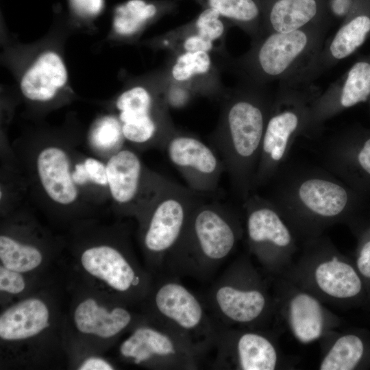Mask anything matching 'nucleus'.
Here are the masks:
<instances>
[{
    "mask_svg": "<svg viewBox=\"0 0 370 370\" xmlns=\"http://www.w3.org/2000/svg\"><path fill=\"white\" fill-rule=\"evenodd\" d=\"M297 238L323 234L336 223H352L360 193L318 163L288 158L264 186Z\"/></svg>",
    "mask_w": 370,
    "mask_h": 370,
    "instance_id": "nucleus-1",
    "label": "nucleus"
},
{
    "mask_svg": "<svg viewBox=\"0 0 370 370\" xmlns=\"http://www.w3.org/2000/svg\"><path fill=\"white\" fill-rule=\"evenodd\" d=\"M273 95L246 83L227 95L209 144L221 158L235 195L243 201L254 180Z\"/></svg>",
    "mask_w": 370,
    "mask_h": 370,
    "instance_id": "nucleus-2",
    "label": "nucleus"
},
{
    "mask_svg": "<svg viewBox=\"0 0 370 370\" xmlns=\"http://www.w3.org/2000/svg\"><path fill=\"white\" fill-rule=\"evenodd\" d=\"M241 212L217 201L200 202L166 258L167 272L200 281L209 280L244 236Z\"/></svg>",
    "mask_w": 370,
    "mask_h": 370,
    "instance_id": "nucleus-3",
    "label": "nucleus"
},
{
    "mask_svg": "<svg viewBox=\"0 0 370 370\" xmlns=\"http://www.w3.org/2000/svg\"><path fill=\"white\" fill-rule=\"evenodd\" d=\"M330 23L264 34L252 40L249 51L236 61L246 83L263 86L304 84L305 76L321 51Z\"/></svg>",
    "mask_w": 370,
    "mask_h": 370,
    "instance_id": "nucleus-4",
    "label": "nucleus"
},
{
    "mask_svg": "<svg viewBox=\"0 0 370 370\" xmlns=\"http://www.w3.org/2000/svg\"><path fill=\"white\" fill-rule=\"evenodd\" d=\"M342 308L370 311V295L354 261L341 254L323 234L304 241L297 260L281 276Z\"/></svg>",
    "mask_w": 370,
    "mask_h": 370,
    "instance_id": "nucleus-5",
    "label": "nucleus"
},
{
    "mask_svg": "<svg viewBox=\"0 0 370 370\" xmlns=\"http://www.w3.org/2000/svg\"><path fill=\"white\" fill-rule=\"evenodd\" d=\"M206 297L208 310L221 326L262 328L276 314L274 294L248 256L235 260Z\"/></svg>",
    "mask_w": 370,
    "mask_h": 370,
    "instance_id": "nucleus-6",
    "label": "nucleus"
},
{
    "mask_svg": "<svg viewBox=\"0 0 370 370\" xmlns=\"http://www.w3.org/2000/svg\"><path fill=\"white\" fill-rule=\"evenodd\" d=\"M319 92L312 84H280L273 94L254 180V192L268 183L291 154L295 141L306 136L311 103Z\"/></svg>",
    "mask_w": 370,
    "mask_h": 370,
    "instance_id": "nucleus-7",
    "label": "nucleus"
},
{
    "mask_svg": "<svg viewBox=\"0 0 370 370\" xmlns=\"http://www.w3.org/2000/svg\"><path fill=\"white\" fill-rule=\"evenodd\" d=\"M242 210L249 252L267 274L282 275L294 260L297 237L264 196L251 193L243 201Z\"/></svg>",
    "mask_w": 370,
    "mask_h": 370,
    "instance_id": "nucleus-8",
    "label": "nucleus"
},
{
    "mask_svg": "<svg viewBox=\"0 0 370 370\" xmlns=\"http://www.w3.org/2000/svg\"><path fill=\"white\" fill-rule=\"evenodd\" d=\"M158 322L183 338L203 358L213 347L220 325L207 306L177 276L169 274L157 286L153 297Z\"/></svg>",
    "mask_w": 370,
    "mask_h": 370,
    "instance_id": "nucleus-9",
    "label": "nucleus"
},
{
    "mask_svg": "<svg viewBox=\"0 0 370 370\" xmlns=\"http://www.w3.org/2000/svg\"><path fill=\"white\" fill-rule=\"evenodd\" d=\"M205 196L171 180L158 194L143 216V236L144 247L156 264H165L191 212Z\"/></svg>",
    "mask_w": 370,
    "mask_h": 370,
    "instance_id": "nucleus-10",
    "label": "nucleus"
},
{
    "mask_svg": "<svg viewBox=\"0 0 370 370\" xmlns=\"http://www.w3.org/2000/svg\"><path fill=\"white\" fill-rule=\"evenodd\" d=\"M115 107L125 140L138 147H155L163 151L176 130L169 116L165 90L132 86L118 96Z\"/></svg>",
    "mask_w": 370,
    "mask_h": 370,
    "instance_id": "nucleus-11",
    "label": "nucleus"
},
{
    "mask_svg": "<svg viewBox=\"0 0 370 370\" xmlns=\"http://www.w3.org/2000/svg\"><path fill=\"white\" fill-rule=\"evenodd\" d=\"M211 351L213 369L275 370L282 364L277 343L262 328L221 325Z\"/></svg>",
    "mask_w": 370,
    "mask_h": 370,
    "instance_id": "nucleus-12",
    "label": "nucleus"
},
{
    "mask_svg": "<svg viewBox=\"0 0 370 370\" xmlns=\"http://www.w3.org/2000/svg\"><path fill=\"white\" fill-rule=\"evenodd\" d=\"M106 169L113 201L121 208L143 217L169 181L147 169L138 155L127 147L112 154Z\"/></svg>",
    "mask_w": 370,
    "mask_h": 370,
    "instance_id": "nucleus-13",
    "label": "nucleus"
},
{
    "mask_svg": "<svg viewBox=\"0 0 370 370\" xmlns=\"http://www.w3.org/2000/svg\"><path fill=\"white\" fill-rule=\"evenodd\" d=\"M274 297L276 314L280 312L296 341L308 345L330 334L339 324L338 318L323 302L290 280L276 278Z\"/></svg>",
    "mask_w": 370,
    "mask_h": 370,
    "instance_id": "nucleus-14",
    "label": "nucleus"
},
{
    "mask_svg": "<svg viewBox=\"0 0 370 370\" xmlns=\"http://www.w3.org/2000/svg\"><path fill=\"white\" fill-rule=\"evenodd\" d=\"M157 324L136 328L121 344V355L136 365L149 362L162 369H197L204 358L176 332Z\"/></svg>",
    "mask_w": 370,
    "mask_h": 370,
    "instance_id": "nucleus-15",
    "label": "nucleus"
},
{
    "mask_svg": "<svg viewBox=\"0 0 370 370\" xmlns=\"http://www.w3.org/2000/svg\"><path fill=\"white\" fill-rule=\"evenodd\" d=\"M317 163L360 193L370 190V132L338 131L315 145Z\"/></svg>",
    "mask_w": 370,
    "mask_h": 370,
    "instance_id": "nucleus-16",
    "label": "nucleus"
},
{
    "mask_svg": "<svg viewBox=\"0 0 370 370\" xmlns=\"http://www.w3.org/2000/svg\"><path fill=\"white\" fill-rule=\"evenodd\" d=\"M190 189L204 194L217 192L225 171L217 151L198 136L175 130L163 150Z\"/></svg>",
    "mask_w": 370,
    "mask_h": 370,
    "instance_id": "nucleus-17",
    "label": "nucleus"
},
{
    "mask_svg": "<svg viewBox=\"0 0 370 370\" xmlns=\"http://www.w3.org/2000/svg\"><path fill=\"white\" fill-rule=\"evenodd\" d=\"M370 97V57L360 60L324 92H319L310 106L306 138L323 130L325 121L343 110L366 101Z\"/></svg>",
    "mask_w": 370,
    "mask_h": 370,
    "instance_id": "nucleus-18",
    "label": "nucleus"
},
{
    "mask_svg": "<svg viewBox=\"0 0 370 370\" xmlns=\"http://www.w3.org/2000/svg\"><path fill=\"white\" fill-rule=\"evenodd\" d=\"M68 71L61 56L52 50L40 53L23 73L20 89L28 100L53 99L68 82Z\"/></svg>",
    "mask_w": 370,
    "mask_h": 370,
    "instance_id": "nucleus-19",
    "label": "nucleus"
},
{
    "mask_svg": "<svg viewBox=\"0 0 370 370\" xmlns=\"http://www.w3.org/2000/svg\"><path fill=\"white\" fill-rule=\"evenodd\" d=\"M36 171L42 189L48 197L61 206L75 203L79 195L72 177L67 153L58 146H48L38 153Z\"/></svg>",
    "mask_w": 370,
    "mask_h": 370,
    "instance_id": "nucleus-20",
    "label": "nucleus"
},
{
    "mask_svg": "<svg viewBox=\"0 0 370 370\" xmlns=\"http://www.w3.org/2000/svg\"><path fill=\"white\" fill-rule=\"evenodd\" d=\"M81 262L87 272L119 292L130 291L141 286V275L114 247L101 245L87 249L82 255Z\"/></svg>",
    "mask_w": 370,
    "mask_h": 370,
    "instance_id": "nucleus-21",
    "label": "nucleus"
},
{
    "mask_svg": "<svg viewBox=\"0 0 370 370\" xmlns=\"http://www.w3.org/2000/svg\"><path fill=\"white\" fill-rule=\"evenodd\" d=\"M167 82L206 95L218 92L217 71L211 53L175 52L167 68Z\"/></svg>",
    "mask_w": 370,
    "mask_h": 370,
    "instance_id": "nucleus-22",
    "label": "nucleus"
},
{
    "mask_svg": "<svg viewBox=\"0 0 370 370\" xmlns=\"http://www.w3.org/2000/svg\"><path fill=\"white\" fill-rule=\"evenodd\" d=\"M370 368V333L349 330L335 336L320 361L321 370H355Z\"/></svg>",
    "mask_w": 370,
    "mask_h": 370,
    "instance_id": "nucleus-23",
    "label": "nucleus"
},
{
    "mask_svg": "<svg viewBox=\"0 0 370 370\" xmlns=\"http://www.w3.org/2000/svg\"><path fill=\"white\" fill-rule=\"evenodd\" d=\"M49 310L36 298L23 300L4 311L0 317V336L8 341L32 337L49 326Z\"/></svg>",
    "mask_w": 370,
    "mask_h": 370,
    "instance_id": "nucleus-24",
    "label": "nucleus"
},
{
    "mask_svg": "<svg viewBox=\"0 0 370 370\" xmlns=\"http://www.w3.org/2000/svg\"><path fill=\"white\" fill-rule=\"evenodd\" d=\"M131 313L123 307H116L110 312L97 305L92 298L80 303L74 312L77 330L102 338L114 336L131 323Z\"/></svg>",
    "mask_w": 370,
    "mask_h": 370,
    "instance_id": "nucleus-25",
    "label": "nucleus"
},
{
    "mask_svg": "<svg viewBox=\"0 0 370 370\" xmlns=\"http://www.w3.org/2000/svg\"><path fill=\"white\" fill-rule=\"evenodd\" d=\"M204 8L217 11L228 23L237 25L252 40L263 32L262 10L258 0H195Z\"/></svg>",
    "mask_w": 370,
    "mask_h": 370,
    "instance_id": "nucleus-26",
    "label": "nucleus"
},
{
    "mask_svg": "<svg viewBox=\"0 0 370 370\" xmlns=\"http://www.w3.org/2000/svg\"><path fill=\"white\" fill-rule=\"evenodd\" d=\"M158 12V7L153 3L144 0H129L116 8L113 29L120 36H132L156 16Z\"/></svg>",
    "mask_w": 370,
    "mask_h": 370,
    "instance_id": "nucleus-27",
    "label": "nucleus"
},
{
    "mask_svg": "<svg viewBox=\"0 0 370 370\" xmlns=\"http://www.w3.org/2000/svg\"><path fill=\"white\" fill-rule=\"evenodd\" d=\"M0 259L3 266L7 269L25 273L38 267L42 258L40 251L35 247L1 235Z\"/></svg>",
    "mask_w": 370,
    "mask_h": 370,
    "instance_id": "nucleus-28",
    "label": "nucleus"
},
{
    "mask_svg": "<svg viewBox=\"0 0 370 370\" xmlns=\"http://www.w3.org/2000/svg\"><path fill=\"white\" fill-rule=\"evenodd\" d=\"M90 139L99 149H113L116 152L122 149L125 139L118 117L108 115L99 119L92 129Z\"/></svg>",
    "mask_w": 370,
    "mask_h": 370,
    "instance_id": "nucleus-29",
    "label": "nucleus"
},
{
    "mask_svg": "<svg viewBox=\"0 0 370 370\" xmlns=\"http://www.w3.org/2000/svg\"><path fill=\"white\" fill-rule=\"evenodd\" d=\"M214 9L204 8L190 25L202 37L216 42L223 39L227 30L225 20Z\"/></svg>",
    "mask_w": 370,
    "mask_h": 370,
    "instance_id": "nucleus-30",
    "label": "nucleus"
},
{
    "mask_svg": "<svg viewBox=\"0 0 370 370\" xmlns=\"http://www.w3.org/2000/svg\"><path fill=\"white\" fill-rule=\"evenodd\" d=\"M354 263L370 295V227L360 236Z\"/></svg>",
    "mask_w": 370,
    "mask_h": 370,
    "instance_id": "nucleus-31",
    "label": "nucleus"
},
{
    "mask_svg": "<svg viewBox=\"0 0 370 370\" xmlns=\"http://www.w3.org/2000/svg\"><path fill=\"white\" fill-rule=\"evenodd\" d=\"M25 286L23 276L19 272L0 267V290L12 294L22 292Z\"/></svg>",
    "mask_w": 370,
    "mask_h": 370,
    "instance_id": "nucleus-32",
    "label": "nucleus"
},
{
    "mask_svg": "<svg viewBox=\"0 0 370 370\" xmlns=\"http://www.w3.org/2000/svg\"><path fill=\"white\" fill-rule=\"evenodd\" d=\"M84 163L90 182L101 186H108L106 164L92 157L86 158Z\"/></svg>",
    "mask_w": 370,
    "mask_h": 370,
    "instance_id": "nucleus-33",
    "label": "nucleus"
},
{
    "mask_svg": "<svg viewBox=\"0 0 370 370\" xmlns=\"http://www.w3.org/2000/svg\"><path fill=\"white\" fill-rule=\"evenodd\" d=\"M74 10L83 16H92L99 14L103 4V0H70Z\"/></svg>",
    "mask_w": 370,
    "mask_h": 370,
    "instance_id": "nucleus-34",
    "label": "nucleus"
},
{
    "mask_svg": "<svg viewBox=\"0 0 370 370\" xmlns=\"http://www.w3.org/2000/svg\"><path fill=\"white\" fill-rule=\"evenodd\" d=\"M354 0H329L327 8L336 19H345L352 12Z\"/></svg>",
    "mask_w": 370,
    "mask_h": 370,
    "instance_id": "nucleus-35",
    "label": "nucleus"
},
{
    "mask_svg": "<svg viewBox=\"0 0 370 370\" xmlns=\"http://www.w3.org/2000/svg\"><path fill=\"white\" fill-rule=\"evenodd\" d=\"M79 370H112L113 367L106 361L98 358H90L79 367Z\"/></svg>",
    "mask_w": 370,
    "mask_h": 370,
    "instance_id": "nucleus-36",
    "label": "nucleus"
},
{
    "mask_svg": "<svg viewBox=\"0 0 370 370\" xmlns=\"http://www.w3.org/2000/svg\"><path fill=\"white\" fill-rule=\"evenodd\" d=\"M72 177L77 186H83L90 182L84 162H78L75 165L72 171Z\"/></svg>",
    "mask_w": 370,
    "mask_h": 370,
    "instance_id": "nucleus-37",
    "label": "nucleus"
}]
</instances>
